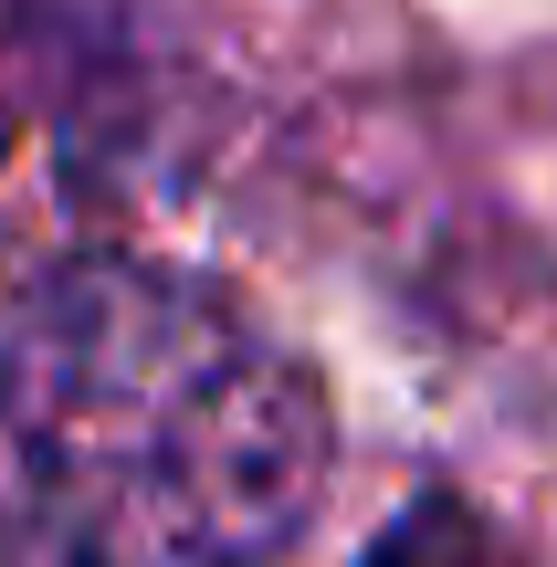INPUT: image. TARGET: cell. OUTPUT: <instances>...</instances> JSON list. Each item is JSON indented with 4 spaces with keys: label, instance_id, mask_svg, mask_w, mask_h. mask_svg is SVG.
Here are the masks:
<instances>
[{
    "label": "cell",
    "instance_id": "6da1fadb",
    "mask_svg": "<svg viewBox=\"0 0 557 567\" xmlns=\"http://www.w3.org/2000/svg\"><path fill=\"white\" fill-rule=\"evenodd\" d=\"M327 494L316 379L210 284L63 264L0 326L11 567H274Z\"/></svg>",
    "mask_w": 557,
    "mask_h": 567
}]
</instances>
